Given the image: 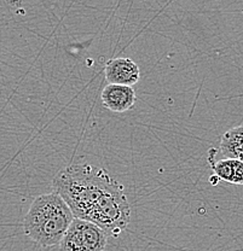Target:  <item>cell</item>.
<instances>
[{"label":"cell","instance_id":"8992f818","mask_svg":"<svg viewBox=\"0 0 243 251\" xmlns=\"http://www.w3.org/2000/svg\"><path fill=\"white\" fill-rule=\"evenodd\" d=\"M216 149L208 151V163L219 180L232 185H243V162L234 158L216 159Z\"/></svg>","mask_w":243,"mask_h":251},{"label":"cell","instance_id":"ba28073f","mask_svg":"<svg viewBox=\"0 0 243 251\" xmlns=\"http://www.w3.org/2000/svg\"><path fill=\"white\" fill-rule=\"evenodd\" d=\"M218 181H219V177L216 176V175H213V176L210 177V182L213 185V186H216V185L218 184Z\"/></svg>","mask_w":243,"mask_h":251},{"label":"cell","instance_id":"3957f363","mask_svg":"<svg viewBox=\"0 0 243 251\" xmlns=\"http://www.w3.org/2000/svg\"><path fill=\"white\" fill-rule=\"evenodd\" d=\"M108 235L92 222L74 218L61 243V251H104Z\"/></svg>","mask_w":243,"mask_h":251},{"label":"cell","instance_id":"5b68a950","mask_svg":"<svg viewBox=\"0 0 243 251\" xmlns=\"http://www.w3.org/2000/svg\"><path fill=\"white\" fill-rule=\"evenodd\" d=\"M104 108L113 112H126L135 106L137 96L131 86L109 83L101 93Z\"/></svg>","mask_w":243,"mask_h":251},{"label":"cell","instance_id":"6da1fadb","mask_svg":"<svg viewBox=\"0 0 243 251\" xmlns=\"http://www.w3.org/2000/svg\"><path fill=\"white\" fill-rule=\"evenodd\" d=\"M54 192L74 218L92 222L108 237H119L131 220V206L122 184L88 163L70 164L54 179Z\"/></svg>","mask_w":243,"mask_h":251},{"label":"cell","instance_id":"277c9868","mask_svg":"<svg viewBox=\"0 0 243 251\" xmlns=\"http://www.w3.org/2000/svg\"><path fill=\"white\" fill-rule=\"evenodd\" d=\"M104 74L109 83L131 86V87L135 85L140 78L139 67L132 59L124 58V57L110 59L106 64Z\"/></svg>","mask_w":243,"mask_h":251},{"label":"cell","instance_id":"7a4b0ae2","mask_svg":"<svg viewBox=\"0 0 243 251\" xmlns=\"http://www.w3.org/2000/svg\"><path fill=\"white\" fill-rule=\"evenodd\" d=\"M73 220L72 210L58 193H45L33 201L25 216L23 229L36 244L51 248L59 245Z\"/></svg>","mask_w":243,"mask_h":251},{"label":"cell","instance_id":"52a82bcc","mask_svg":"<svg viewBox=\"0 0 243 251\" xmlns=\"http://www.w3.org/2000/svg\"><path fill=\"white\" fill-rule=\"evenodd\" d=\"M219 150L224 158H234L243 162V126L224 133Z\"/></svg>","mask_w":243,"mask_h":251}]
</instances>
